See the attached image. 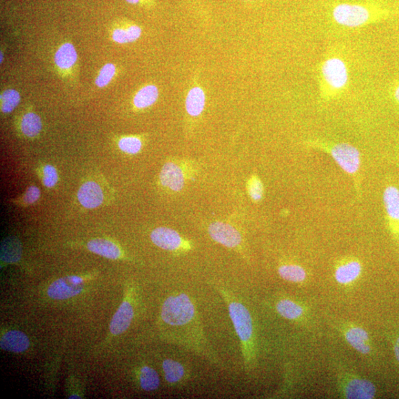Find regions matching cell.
Wrapping results in <instances>:
<instances>
[{
    "instance_id": "cell-29",
    "label": "cell",
    "mask_w": 399,
    "mask_h": 399,
    "mask_svg": "<svg viewBox=\"0 0 399 399\" xmlns=\"http://www.w3.org/2000/svg\"><path fill=\"white\" fill-rule=\"evenodd\" d=\"M119 148L129 154H136L142 147L141 140L136 137L122 138L119 142Z\"/></svg>"
},
{
    "instance_id": "cell-37",
    "label": "cell",
    "mask_w": 399,
    "mask_h": 399,
    "mask_svg": "<svg viewBox=\"0 0 399 399\" xmlns=\"http://www.w3.org/2000/svg\"><path fill=\"white\" fill-rule=\"evenodd\" d=\"M70 398H80V397L77 396H71Z\"/></svg>"
},
{
    "instance_id": "cell-18",
    "label": "cell",
    "mask_w": 399,
    "mask_h": 399,
    "mask_svg": "<svg viewBox=\"0 0 399 399\" xmlns=\"http://www.w3.org/2000/svg\"><path fill=\"white\" fill-rule=\"evenodd\" d=\"M88 249L102 257L111 260L120 258L121 251L114 243L105 239H95L88 243Z\"/></svg>"
},
{
    "instance_id": "cell-13",
    "label": "cell",
    "mask_w": 399,
    "mask_h": 399,
    "mask_svg": "<svg viewBox=\"0 0 399 399\" xmlns=\"http://www.w3.org/2000/svg\"><path fill=\"white\" fill-rule=\"evenodd\" d=\"M166 381L170 385H177L185 382L188 377L186 365L176 360L167 359L162 363Z\"/></svg>"
},
{
    "instance_id": "cell-3",
    "label": "cell",
    "mask_w": 399,
    "mask_h": 399,
    "mask_svg": "<svg viewBox=\"0 0 399 399\" xmlns=\"http://www.w3.org/2000/svg\"><path fill=\"white\" fill-rule=\"evenodd\" d=\"M333 17L337 23L342 26L357 28L371 22L374 19L386 17L374 14L369 8L362 5L342 3L334 8Z\"/></svg>"
},
{
    "instance_id": "cell-1",
    "label": "cell",
    "mask_w": 399,
    "mask_h": 399,
    "mask_svg": "<svg viewBox=\"0 0 399 399\" xmlns=\"http://www.w3.org/2000/svg\"><path fill=\"white\" fill-rule=\"evenodd\" d=\"M226 296L231 320L235 331L241 343L242 351L245 362L249 363L254 356V329L249 311L242 303L232 298L229 294Z\"/></svg>"
},
{
    "instance_id": "cell-33",
    "label": "cell",
    "mask_w": 399,
    "mask_h": 399,
    "mask_svg": "<svg viewBox=\"0 0 399 399\" xmlns=\"http://www.w3.org/2000/svg\"><path fill=\"white\" fill-rule=\"evenodd\" d=\"M40 197V190L35 186H32L28 188L25 196L24 201L28 203H35Z\"/></svg>"
},
{
    "instance_id": "cell-28",
    "label": "cell",
    "mask_w": 399,
    "mask_h": 399,
    "mask_svg": "<svg viewBox=\"0 0 399 399\" xmlns=\"http://www.w3.org/2000/svg\"><path fill=\"white\" fill-rule=\"evenodd\" d=\"M1 110L4 114L12 112L20 101V95L15 90H7L1 94Z\"/></svg>"
},
{
    "instance_id": "cell-5",
    "label": "cell",
    "mask_w": 399,
    "mask_h": 399,
    "mask_svg": "<svg viewBox=\"0 0 399 399\" xmlns=\"http://www.w3.org/2000/svg\"><path fill=\"white\" fill-rule=\"evenodd\" d=\"M84 280L78 276H68L60 278L49 286L48 294L57 300H67L83 291Z\"/></svg>"
},
{
    "instance_id": "cell-11",
    "label": "cell",
    "mask_w": 399,
    "mask_h": 399,
    "mask_svg": "<svg viewBox=\"0 0 399 399\" xmlns=\"http://www.w3.org/2000/svg\"><path fill=\"white\" fill-rule=\"evenodd\" d=\"M133 316L134 309L132 304L128 301L123 302L112 317L110 325V332L114 335H119L126 331L132 321Z\"/></svg>"
},
{
    "instance_id": "cell-2",
    "label": "cell",
    "mask_w": 399,
    "mask_h": 399,
    "mask_svg": "<svg viewBox=\"0 0 399 399\" xmlns=\"http://www.w3.org/2000/svg\"><path fill=\"white\" fill-rule=\"evenodd\" d=\"M196 307L186 294L169 296L162 306L161 318L171 326L187 325L196 318Z\"/></svg>"
},
{
    "instance_id": "cell-32",
    "label": "cell",
    "mask_w": 399,
    "mask_h": 399,
    "mask_svg": "<svg viewBox=\"0 0 399 399\" xmlns=\"http://www.w3.org/2000/svg\"><path fill=\"white\" fill-rule=\"evenodd\" d=\"M58 182V173L52 165H46L43 168V183L48 188L53 187Z\"/></svg>"
},
{
    "instance_id": "cell-17",
    "label": "cell",
    "mask_w": 399,
    "mask_h": 399,
    "mask_svg": "<svg viewBox=\"0 0 399 399\" xmlns=\"http://www.w3.org/2000/svg\"><path fill=\"white\" fill-rule=\"evenodd\" d=\"M362 273L360 263L353 260L339 266L335 272V278L340 284L347 285L354 282Z\"/></svg>"
},
{
    "instance_id": "cell-6",
    "label": "cell",
    "mask_w": 399,
    "mask_h": 399,
    "mask_svg": "<svg viewBox=\"0 0 399 399\" xmlns=\"http://www.w3.org/2000/svg\"><path fill=\"white\" fill-rule=\"evenodd\" d=\"M331 156L345 172L354 174L360 167V152L349 144H340L331 150Z\"/></svg>"
},
{
    "instance_id": "cell-24",
    "label": "cell",
    "mask_w": 399,
    "mask_h": 399,
    "mask_svg": "<svg viewBox=\"0 0 399 399\" xmlns=\"http://www.w3.org/2000/svg\"><path fill=\"white\" fill-rule=\"evenodd\" d=\"M158 97V88L155 85H148L141 88L138 92L133 102L136 108L143 109L154 104Z\"/></svg>"
},
{
    "instance_id": "cell-26",
    "label": "cell",
    "mask_w": 399,
    "mask_h": 399,
    "mask_svg": "<svg viewBox=\"0 0 399 399\" xmlns=\"http://www.w3.org/2000/svg\"><path fill=\"white\" fill-rule=\"evenodd\" d=\"M141 35V29L136 25H130L127 28H116L112 33V39L120 44L134 42Z\"/></svg>"
},
{
    "instance_id": "cell-22",
    "label": "cell",
    "mask_w": 399,
    "mask_h": 399,
    "mask_svg": "<svg viewBox=\"0 0 399 399\" xmlns=\"http://www.w3.org/2000/svg\"><path fill=\"white\" fill-rule=\"evenodd\" d=\"M276 309L283 318L290 320H298L304 314L302 306L288 299L279 301L276 305Z\"/></svg>"
},
{
    "instance_id": "cell-36",
    "label": "cell",
    "mask_w": 399,
    "mask_h": 399,
    "mask_svg": "<svg viewBox=\"0 0 399 399\" xmlns=\"http://www.w3.org/2000/svg\"><path fill=\"white\" fill-rule=\"evenodd\" d=\"M126 1L130 4L137 5L140 3L142 0H126Z\"/></svg>"
},
{
    "instance_id": "cell-34",
    "label": "cell",
    "mask_w": 399,
    "mask_h": 399,
    "mask_svg": "<svg viewBox=\"0 0 399 399\" xmlns=\"http://www.w3.org/2000/svg\"><path fill=\"white\" fill-rule=\"evenodd\" d=\"M392 94L396 103L399 105V79L393 87Z\"/></svg>"
},
{
    "instance_id": "cell-9",
    "label": "cell",
    "mask_w": 399,
    "mask_h": 399,
    "mask_svg": "<svg viewBox=\"0 0 399 399\" xmlns=\"http://www.w3.org/2000/svg\"><path fill=\"white\" fill-rule=\"evenodd\" d=\"M383 201L391 229L394 234L399 235V189L395 186L387 187Z\"/></svg>"
},
{
    "instance_id": "cell-25",
    "label": "cell",
    "mask_w": 399,
    "mask_h": 399,
    "mask_svg": "<svg viewBox=\"0 0 399 399\" xmlns=\"http://www.w3.org/2000/svg\"><path fill=\"white\" fill-rule=\"evenodd\" d=\"M42 121L34 112H28L21 121V129L25 136L34 138L39 134L42 130Z\"/></svg>"
},
{
    "instance_id": "cell-10",
    "label": "cell",
    "mask_w": 399,
    "mask_h": 399,
    "mask_svg": "<svg viewBox=\"0 0 399 399\" xmlns=\"http://www.w3.org/2000/svg\"><path fill=\"white\" fill-rule=\"evenodd\" d=\"M78 199L84 207L94 209L101 206L104 196L99 184L94 181H88L80 187Z\"/></svg>"
},
{
    "instance_id": "cell-12",
    "label": "cell",
    "mask_w": 399,
    "mask_h": 399,
    "mask_svg": "<svg viewBox=\"0 0 399 399\" xmlns=\"http://www.w3.org/2000/svg\"><path fill=\"white\" fill-rule=\"evenodd\" d=\"M160 180L163 186L176 192L181 191L184 186V176L181 169L174 163H167L163 167Z\"/></svg>"
},
{
    "instance_id": "cell-19",
    "label": "cell",
    "mask_w": 399,
    "mask_h": 399,
    "mask_svg": "<svg viewBox=\"0 0 399 399\" xmlns=\"http://www.w3.org/2000/svg\"><path fill=\"white\" fill-rule=\"evenodd\" d=\"M205 94L201 88H194L189 92L186 100V108L190 116H198L201 115L204 107H205Z\"/></svg>"
},
{
    "instance_id": "cell-16",
    "label": "cell",
    "mask_w": 399,
    "mask_h": 399,
    "mask_svg": "<svg viewBox=\"0 0 399 399\" xmlns=\"http://www.w3.org/2000/svg\"><path fill=\"white\" fill-rule=\"evenodd\" d=\"M345 339L358 352L362 354L371 352L369 336L361 327H350L345 332Z\"/></svg>"
},
{
    "instance_id": "cell-20",
    "label": "cell",
    "mask_w": 399,
    "mask_h": 399,
    "mask_svg": "<svg viewBox=\"0 0 399 399\" xmlns=\"http://www.w3.org/2000/svg\"><path fill=\"white\" fill-rule=\"evenodd\" d=\"M76 50L72 44L65 43L61 45L57 51L55 63L61 69L68 70L72 68L76 63Z\"/></svg>"
},
{
    "instance_id": "cell-14",
    "label": "cell",
    "mask_w": 399,
    "mask_h": 399,
    "mask_svg": "<svg viewBox=\"0 0 399 399\" xmlns=\"http://www.w3.org/2000/svg\"><path fill=\"white\" fill-rule=\"evenodd\" d=\"M376 387L369 381L362 378H354L345 387V396L347 398L370 399L376 395Z\"/></svg>"
},
{
    "instance_id": "cell-15",
    "label": "cell",
    "mask_w": 399,
    "mask_h": 399,
    "mask_svg": "<svg viewBox=\"0 0 399 399\" xmlns=\"http://www.w3.org/2000/svg\"><path fill=\"white\" fill-rule=\"evenodd\" d=\"M29 345L28 337L19 331L6 333L0 340V346L3 350L13 353L23 352L28 349Z\"/></svg>"
},
{
    "instance_id": "cell-21",
    "label": "cell",
    "mask_w": 399,
    "mask_h": 399,
    "mask_svg": "<svg viewBox=\"0 0 399 399\" xmlns=\"http://www.w3.org/2000/svg\"><path fill=\"white\" fill-rule=\"evenodd\" d=\"M22 256V247L20 242L15 238H8L1 245V259L8 263L19 260Z\"/></svg>"
},
{
    "instance_id": "cell-4",
    "label": "cell",
    "mask_w": 399,
    "mask_h": 399,
    "mask_svg": "<svg viewBox=\"0 0 399 399\" xmlns=\"http://www.w3.org/2000/svg\"><path fill=\"white\" fill-rule=\"evenodd\" d=\"M322 74L325 83L333 90H341L349 83V70L339 57L326 59L322 67Z\"/></svg>"
},
{
    "instance_id": "cell-23",
    "label": "cell",
    "mask_w": 399,
    "mask_h": 399,
    "mask_svg": "<svg viewBox=\"0 0 399 399\" xmlns=\"http://www.w3.org/2000/svg\"><path fill=\"white\" fill-rule=\"evenodd\" d=\"M139 383L145 391L157 390L160 385V378L155 369L149 366L141 367L139 373Z\"/></svg>"
},
{
    "instance_id": "cell-8",
    "label": "cell",
    "mask_w": 399,
    "mask_h": 399,
    "mask_svg": "<svg viewBox=\"0 0 399 399\" xmlns=\"http://www.w3.org/2000/svg\"><path fill=\"white\" fill-rule=\"evenodd\" d=\"M150 238L158 247L167 251L180 249L185 245V242L176 231L166 227L153 230Z\"/></svg>"
},
{
    "instance_id": "cell-27",
    "label": "cell",
    "mask_w": 399,
    "mask_h": 399,
    "mask_svg": "<svg viewBox=\"0 0 399 399\" xmlns=\"http://www.w3.org/2000/svg\"><path fill=\"white\" fill-rule=\"evenodd\" d=\"M280 277L289 282L299 283L306 278V272L298 265H283L278 269Z\"/></svg>"
},
{
    "instance_id": "cell-30",
    "label": "cell",
    "mask_w": 399,
    "mask_h": 399,
    "mask_svg": "<svg viewBox=\"0 0 399 399\" xmlns=\"http://www.w3.org/2000/svg\"><path fill=\"white\" fill-rule=\"evenodd\" d=\"M116 67L114 64H107L100 70L96 80V84L99 88L107 86L116 74Z\"/></svg>"
},
{
    "instance_id": "cell-35",
    "label": "cell",
    "mask_w": 399,
    "mask_h": 399,
    "mask_svg": "<svg viewBox=\"0 0 399 399\" xmlns=\"http://www.w3.org/2000/svg\"><path fill=\"white\" fill-rule=\"evenodd\" d=\"M394 351H395L396 359L399 362V338L397 339V340L395 343Z\"/></svg>"
},
{
    "instance_id": "cell-7",
    "label": "cell",
    "mask_w": 399,
    "mask_h": 399,
    "mask_svg": "<svg viewBox=\"0 0 399 399\" xmlns=\"http://www.w3.org/2000/svg\"><path fill=\"white\" fill-rule=\"evenodd\" d=\"M211 238L229 248H236L242 242L241 234L229 224L214 222L209 227Z\"/></svg>"
},
{
    "instance_id": "cell-31",
    "label": "cell",
    "mask_w": 399,
    "mask_h": 399,
    "mask_svg": "<svg viewBox=\"0 0 399 399\" xmlns=\"http://www.w3.org/2000/svg\"><path fill=\"white\" fill-rule=\"evenodd\" d=\"M248 191L252 200L255 201H260L263 194V187L261 181L258 178H252L248 183Z\"/></svg>"
}]
</instances>
